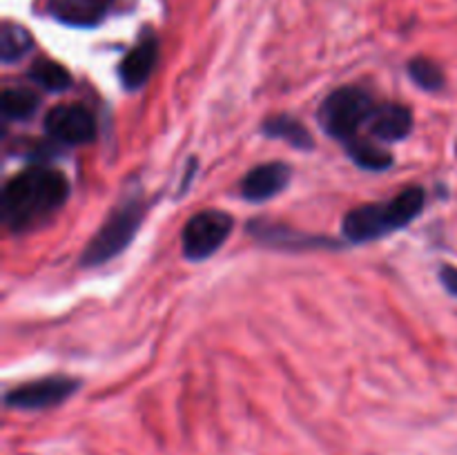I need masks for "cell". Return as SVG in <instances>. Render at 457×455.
Instances as JSON below:
<instances>
[{"mask_svg":"<svg viewBox=\"0 0 457 455\" xmlns=\"http://www.w3.org/2000/svg\"><path fill=\"white\" fill-rule=\"evenodd\" d=\"M409 74L415 83L422 89L428 92H437V89L445 87V71L440 70V65L428 58H413L409 62Z\"/></svg>","mask_w":457,"mask_h":455,"instance_id":"e0dca14e","label":"cell"},{"mask_svg":"<svg viewBox=\"0 0 457 455\" xmlns=\"http://www.w3.org/2000/svg\"><path fill=\"white\" fill-rule=\"evenodd\" d=\"M375 101L361 87H339L321 103L320 123L337 141H353L364 123H369L375 112Z\"/></svg>","mask_w":457,"mask_h":455,"instance_id":"3957f363","label":"cell"},{"mask_svg":"<svg viewBox=\"0 0 457 455\" xmlns=\"http://www.w3.org/2000/svg\"><path fill=\"white\" fill-rule=\"evenodd\" d=\"M112 0H52L49 12L62 25L94 27L105 18Z\"/></svg>","mask_w":457,"mask_h":455,"instance_id":"8fae6325","label":"cell"},{"mask_svg":"<svg viewBox=\"0 0 457 455\" xmlns=\"http://www.w3.org/2000/svg\"><path fill=\"white\" fill-rule=\"evenodd\" d=\"M290 183V168L286 163H262L250 170L241 181V196L253 203L272 199Z\"/></svg>","mask_w":457,"mask_h":455,"instance_id":"ba28073f","label":"cell"},{"mask_svg":"<svg viewBox=\"0 0 457 455\" xmlns=\"http://www.w3.org/2000/svg\"><path fill=\"white\" fill-rule=\"evenodd\" d=\"M143 221V205L138 201H123L114 212L107 217L101 230L89 239L85 245L80 263L83 266H101V263L110 261L116 254L123 252L129 245V241L137 236L138 226Z\"/></svg>","mask_w":457,"mask_h":455,"instance_id":"277c9868","label":"cell"},{"mask_svg":"<svg viewBox=\"0 0 457 455\" xmlns=\"http://www.w3.org/2000/svg\"><path fill=\"white\" fill-rule=\"evenodd\" d=\"M369 125L370 134L379 141H402L413 129V114H411L409 107L386 103V105L375 107Z\"/></svg>","mask_w":457,"mask_h":455,"instance_id":"30bf717a","label":"cell"},{"mask_svg":"<svg viewBox=\"0 0 457 455\" xmlns=\"http://www.w3.org/2000/svg\"><path fill=\"white\" fill-rule=\"evenodd\" d=\"M0 110L4 119L25 120L38 110V96L27 87H7L0 96Z\"/></svg>","mask_w":457,"mask_h":455,"instance_id":"9a60e30c","label":"cell"},{"mask_svg":"<svg viewBox=\"0 0 457 455\" xmlns=\"http://www.w3.org/2000/svg\"><path fill=\"white\" fill-rule=\"evenodd\" d=\"M440 281L446 290L457 299V268L445 266L440 270Z\"/></svg>","mask_w":457,"mask_h":455,"instance_id":"ac0fdd59","label":"cell"},{"mask_svg":"<svg viewBox=\"0 0 457 455\" xmlns=\"http://www.w3.org/2000/svg\"><path fill=\"white\" fill-rule=\"evenodd\" d=\"M346 150L348 156L360 168L370 170V172H379V170H386L393 165V156L379 145H375L373 141H366V138H353V141L346 143Z\"/></svg>","mask_w":457,"mask_h":455,"instance_id":"5bb4252c","label":"cell"},{"mask_svg":"<svg viewBox=\"0 0 457 455\" xmlns=\"http://www.w3.org/2000/svg\"><path fill=\"white\" fill-rule=\"evenodd\" d=\"M80 382L65 375H52V377L36 379V382L22 384L4 395V404L9 409L21 410H43L62 404L67 397L79 391Z\"/></svg>","mask_w":457,"mask_h":455,"instance_id":"8992f818","label":"cell"},{"mask_svg":"<svg viewBox=\"0 0 457 455\" xmlns=\"http://www.w3.org/2000/svg\"><path fill=\"white\" fill-rule=\"evenodd\" d=\"M45 132L65 145H85L96 136V120L83 105H58L45 116Z\"/></svg>","mask_w":457,"mask_h":455,"instance_id":"52a82bcc","label":"cell"},{"mask_svg":"<svg viewBox=\"0 0 457 455\" xmlns=\"http://www.w3.org/2000/svg\"><path fill=\"white\" fill-rule=\"evenodd\" d=\"M29 79L34 80L38 87L47 89V92H65L71 85V76L61 62H54L49 58H40L31 65Z\"/></svg>","mask_w":457,"mask_h":455,"instance_id":"2e32d148","label":"cell"},{"mask_svg":"<svg viewBox=\"0 0 457 455\" xmlns=\"http://www.w3.org/2000/svg\"><path fill=\"white\" fill-rule=\"evenodd\" d=\"M70 196L65 174L47 165H34L13 174L3 187V223L13 232L29 230L54 217Z\"/></svg>","mask_w":457,"mask_h":455,"instance_id":"6da1fadb","label":"cell"},{"mask_svg":"<svg viewBox=\"0 0 457 455\" xmlns=\"http://www.w3.org/2000/svg\"><path fill=\"white\" fill-rule=\"evenodd\" d=\"M156 61H159V43H156L154 36H145L129 49V54L120 62L119 76L123 87H143L154 71Z\"/></svg>","mask_w":457,"mask_h":455,"instance_id":"9c48e42d","label":"cell"},{"mask_svg":"<svg viewBox=\"0 0 457 455\" xmlns=\"http://www.w3.org/2000/svg\"><path fill=\"white\" fill-rule=\"evenodd\" d=\"M424 201H427V196H424L422 187H406L402 194H397L391 201L353 208L344 217L342 230L353 244L382 239V236L402 230L411 221H415L422 214Z\"/></svg>","mask_w":457,"mask_h":455,"instance_id":"7a4b0ae2","label":"cell"},{"mask_svg":"<svg viewBox=\"0 0 457 455\" xmlns=\"http://www.w3.org/2000/svg\"><path fill=\"white\" fill-rule=\"evenodd\" d=\"M263 134L270 138H281V141L290 143V145L297 147V150H312V147H315L311 132H308L295 116L288 114L266 119V123H263Z\"/></svg>","mask_w":457,"mask_h":455,"instance_id":"7c38bea8","label":"cell"},{"mask_svg":"<svg viewBox=\"0 0 457 455\" xmlns=\"http://www.w3.org/2000/svg\"><path fill=\"white\" fill-rule=\"evenodd\" d=\"M232 232V217L223 210H204L186 223L181 232L183 254L190 261H205L212 257Z\"/></svg>","mask_w":457,"mask_h":455,"instance_id":"5b68a950","label":"cell"},{"mask_svg":"<svg viewBox=\"0 0 457 455\" xmlns=\"http://www.w3.org/2000/svg\"><path fill=\"white\" fill-rule=\"evenodd\" d=\"M34 40H31L29 31L25 27L16 25V22H3V31H0V61L4 65L18 62L22 56L31 52Z\"/></svg>","mask_w":457,"mask_h":455,"instance_id":"4fadbf2b","label":"cell"}]
</instances>
